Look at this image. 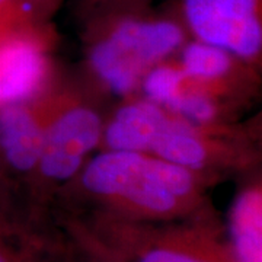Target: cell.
I'll use <instances>...</instances> for the list:
<instances>
[{
  "label": "cell",
  "instance_id": "cell-1",
  "mask_svg": "<svg viewBox=\"0 0 262 262\" xmlns=\"http://www.w3.org/2000/svg\"><path fill=\"white\" fill-rule=\"evenodd\" d=\"M83 185L96 195L118 200L125 208L147 217H170L185 208L192 191L187 168L140 151L113 150L94 159Z\"/></svg>",
  "mask_w": 262,
  "mask_h": 262
},
{
  "label": "cell",
  "instance_id": "cell-2",
  "mask_svg": "<svg viewBox=\"0 0 262 262\" xmlns=\"http://www.w3.org/2000/svg\"><path fill=\"white\" fill-rule=\"evenodd\" d=\"M181 41V29L170 22H125L95 47L92 64L117 94H127Z\"/></svg>",
  "mask_w": 262,
  "mask_h": 262
},
{
  "label": "cell",
  "instance_id": "cell-3",
  "mask_svg": "<svg viewBox=\"0 0 262 262\" xmlns=\"http://www.w3.org/2000/svg\"><path fill=\"white\" fill-rule=\"evenodd\" d=\"M258 0H185L192 31L206 44L244 57L255 56L262 44Z\"/></svg>",
  "mask_w": 262,
  "mask_h": 262
},
{
  "label": "cell",
  "instance_id": "cell-4",
  "mask_svg": "<svg viewBox=\"0 0 262 262\" xmlns=\"http://www.w3.org/2000/svg\"><path fill=\"white\" fill-rule=\"evenodd\" d=\"M127 230L117 236L120 249H113L122 262H236L230 248L198 229L158 234Z\"/></svg>",
  "mask_w": 262,
  "mask_h": 262
},
{
  "label": "cell",
  "instance_id": "cell-5",
  "mask_svg": "<svg viewBox=\"0 0 262 262\" xmlns=\"http://www.w3.org/2000/svg\"><path fill=\"white\" fill-rule=\"evenodd\" d=\"M99 136L101 121L96 114L84 108L66 113L44 134L38 160L41 170L50 178H70L86 153L96 146Z\"/></svg>",
  "mask_w": 262,
  "mask_h": 262
},
{
  "label": "cell",
  "instance_id": "cell-6",
  "mask_svg": "<svg viewBox=\"0 0 262 262\" xmlns=\"http://www.w3.org/2000/svg\"><path fill=\"white\" fill-rule=\"evenodd\" d=\"M46 76V61L28 41H9L0 47V106L29 98Z\"/></svg>",
  "mask_w": 262,
  "mask_h": 262
},
{
  "label": "cell",
  "instance_id": "cell-7",
  "mask_svg": "<svg viewBox=\"0 0 262 262\" xmlns=\"http://www.w3.org/2000/svg\"><path fill=\"white\" fill-rule=\"evenodd\" d=\"M172 124L158 106L147 102L133 103L115 115L106 130V141L113 150H151Z\"/></svg>",
  "mask_w": 262,
  "mask_h": 262
},
{
  "label": "cell",
  "instance_id": "cell-8",
  "mask_svg": "<svg viewBox=\"0 0 262 262\" xmlns=\"http://www.w3.org/2000/svg\"><path fill=\"white\" fill-rule=\"evenodd\" d=\"M44 134L34 118L16 105L3 106L0 113V147L10 165L28 170L38 163Z\"/></svg>",
  "mask_w": 262,
  "mask_h": 262
},
{
  "label": "cell",
  "instance_id": "cell-9",
  "mask_svg": "<svg viewBox=\"0 0 262 262\" xmlns=\"http://www.w3.org/2000/svg\"><path fill=\"white\" fill-rule=\"evenodd\" d=\"M230 249L236 262H262V200L253 189L239 196L230 215Z\"/></svg>",
  "mask_w": 262,
  "mask_h": 262
},
{
  "label": "cell",
  "instance_id": "cell-10",
  "mask_svg": "<svg viewBox=\"0 0 262 262\" xmlns=\"http://www.w3.org/2000/svg\"><path fill=\"white\" fill-rule=\"evenodd\" d=\"M151 151H155L162 160L184 168L198 166L206 160V149L203 143L189 128L175 122L153 146Z\"/></svg>",
  "mask_w": 262,
  "mask_h": 262
},
{
  "label": "cell",
  "instance_id": "cell-11",
  "mask_svg": "<svg viewBox=\"0 0 262 262\" xmlns=\"http://www.w3.org/2000/svg\"><path fill=\"white\" fill-rule=\"evenodd\" d=\"M184 66L185 75L211 79L225 75L230 67V58L222 48L195 42L188 46L185 50Z\"/></svg>",
  "mask_w": 262,
  "mask_h": 262
},
{
  "label": "cell",
  "instance_id": "cell-12",
  "mask_svg": "<svg viewBox=\"0 0 262 262\" xmlns=\"http://www.w3.org/2000/svg\"><path fill=\"white\" fill-rule=\"evenodd\" d=\"M185 76V72L172 67L155 69L144 80V91L153 101L165 103L175 110L182 96L181 84Z\"/></svg>",
  "mask_w": 262,
  "mask_h": 262
},
{
  "label": "cell",
  "instance_id": "cell-13",
  "mask_svg": "<svg viewBox=\"0 0 262 262\" xmlns=\"http://www.w3.org/2000/svg\"><path fill=\"white\" fill-rule=\"evenodd\" d=\"M32 239L0 215V262H39Z\"/></svg>",
  "mask_w": 262,
  "mask_h": 262
},
{
  "label": "cell",
  "instance_id": "cell-14",
  "mask_svg": "<svg viewBox=\"0 0 262 262\" xmlns=\"http://www.w3.org/2000/svg\"><path fill=\"white\" fill-rule=\"evenodd\" d=\"M175 110L194 121H208L214 115L213 103L201 95L182 94Z\"/></svg>",
  "mask_w": 262,
  "mask_h": 262
},
{
  "label": "cell",
  "instance_id": "cell-15",
  "mask_svg": "<svg viewBox=\"0 0 262 262\" xmlns=\"http://www.w3.org/2000/svg\"><path fill=\"white\" fill-rule=\"evenodd\" d=\"M106 255H94V256H89L88 259L84 261H76V262H122L117 255L114 252H105Z\"/></svg>",
  "mask_w": 262,
  "mask_h": 262
}]
</instances>
